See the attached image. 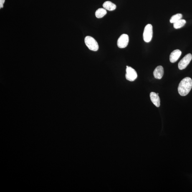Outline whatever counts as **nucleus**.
I'll list each match as a JSON object with an SVG mask.
<instances>
[{
    "label": "nucleus",
    "instance_id": "nucleus-6",
    "mask_svg": "<svg viewBox=\"0 0 192 192\" xmlns=\"http://www.w3.org/2000/svg\"><path fill=\"white\" fill-rule=\"evenodd\" d=\"M128 42V36L126 34H123L119 38L117 41V45L119 48L123 49L127 47Z\"/></svg>",
    "mask_w": 192,
    "mask_h": 192
},
{
    "label": "nucleus",
    "instance_id": "nucleus-3",
    "mask_svg": "<svg viewBox=\"0 0 192 192\" xmlns=\"http://www.w3.org/2000/svg\"><path fill=\"white\" fill-rule=\"evenodd\" d=\"M153 27L151 24H148L145 26L143 33V39L146 42H149L153 37Z\"/></svg>",
    "mask_w": 192,
    "mask_h": 192
},
{
    "label": "nucleus",
    "instance_id": "nucleus-14",
    "mask_svg": "<svg viewBox=\"0 0 192 192\" xmlns=\"http://www.w3.org/2000/svg\"><path fill=\"white\" fill-rule=\"evenodd\" d=\"M5 0H0V8L3 7V4H4Z\"/></svg>",
    "mask_w": 192,
    "mask_h": 192
},
{
    "label": "nucleus",
    "instance_id": "nucleus-8",
    "mask_svg": "<svg viewBox=\"0 0 192 192\" xmlns=\"http://www.w3.org/2000/svg\"><path fill=\"white\" fill-rule=\"evenodd\" d=\"M150 100L152 103L157 107H159L160 106V99L159 96L157 93L155 92H150Z\"/></svg>",
    "mask_w": 192,
    "mask_h": 192
},
{
    "label": "nucleus",
    "instance_id": "nucleus-11",
    "mask_svg": "<svg viewBox=\"0 0 192 192\" xmlns=\"http://www.w3.org/2000/svg\"><path fill=\"white\" fill-rule=\"evenodd\" d=\"M107 14L106 10L104 8H99L96 11L95 15L96 17L97 18L103 17Z\"/></svg>",
    "mask_w": 192,
    "mask_h": 192
},
{
    "label": "nucleus",
    "instance_id": "nucleus-2",
    "mask_svg": "<svg viewBox=\"0 0 192 192\" xmlns=\"http://www.w3.org/2000/svg\"><path fill=\"white\" fill-rule=\"evenodd\" d=\"M84 40L86 45L90 50L94 51L98 50V43L94 38L90 36H87L85 37Z\"/></svg>",
    "mask_w": 192,
    "mask_h": 192
},
{
    "label": "nucleus",
    "instance_id": "nucleus-4",
    "mask_svg": "<svg viewBox=\"0 0 192 192\" xmlns=\"http://www.w3.org/2000/svg\"><path fill=\"white\" fill-rule=\"evenodd\" d=\"M192 59V55L191 54H186L179 63V69L180 70H183L186 68L191 62Z\"/></svg>",
    "mask_w": 192,
    "mask_h": 192
},
{
    "label": "nucleus",
    "instance_id": "nucleus-7",
    "mask_svg": "<svg viewBox=\"0 0 192 192\" xmlns=\"http://www.w3.org/2000/svg\"><path fill=\"white\" fill-rule=\"evenodd\" d=\"M182 52L179 49H176L171 53L170 56V62L173 63L178 60L181 56Z\"/></svg>",
    "mask_w": 192,
    "mask_h": 192
},
{
    "label": "nucleus",
    "instance_id": "nucleus-12",
    "mask_svg": "<svg viewBox=\"0 0 192 192\" xmlns=\"http://www.w3.org/2000/svg\"><path fill=\"white\" fill-rule=\"evenodd\" d=\"M186 21L184 19H181L174 23V27L175 29H178L183 27L186 24Z\"/></svg>",
    "mask_w": 192,
    "mask_h": 192
},
{
    "label": "nucleus",
    "instance_id": "nucleus-1",
    "mask_svg": "<svg viewBox=\"0 0 192 192\" xmlns=\"http://www.w3.org/2000/svg\"><path fill=\"white\" fill-rule=\"evenodd\" d=\"M192 88V80L190 77H186L180 83L178 88L179 93L182 96L188 95Z\"/></svg>",
    "mask_w": 192,
    "mask_h": 192
},
{
    "label": "nucleus",
    "instance_id": "nucleus-10",
    "mask_svg": "<svg viewBox=\"0 0 192 192\" xmlns=\"http://www.w3.org/2000/svg\"><path fill=\"white\" fill-rule=\"evenodd\" d=\"M103 7L104 9L109 11H113L116 9V6L110 1H106L104 3Z\"/></svg>",
    "mask_w": 192,
    "mask_h": 192
},
{
    "label": "nucleus",
    "instance_id": "nucleus-15",
    "mask_svg": "<svg viewBox=\"0 0 192 192\" xmlns=\"http://www.w3.org/2000/svg\"><path fill=\"white\" fill-rule=\"evenodd\" d=\"M157 95H159V94H158V93H157Z\"/></svg>",
    "mask_w": 192,
    "mask_h": 192
},
{
    "label": "nucleus",
    "instance_id": "nucleus-9",
    "mask_svg": "<svg viewBox=\"0 0 192 192\" xmlns=\"http://www.w3.org/2000/svg\"><path fill=\"white\" fill-rule=\"evenodd\" d=\"M164 74V69L162 66H160L157 67L153 72V75L155 78L161 79Z\"/></svg>",
    "mask_w": 192,
    "mask_h": 192
},
{
    "label": "nucleus",
    "instance_id": "nucleus-5",
    "mask_svg": "<svg viewBox=\"0 0 192 192\" xmlns=\"http://www.w3.org/2000/svg\"><path fill=\"white\" fill-rule=\"evenodd\" d=\"M125 77L127 80L133 82L137 78V74L136 71L132 67L126 66Z\"/></svg>",
    "mask_w": 192,
    "mask_h": 192
},
{
    "label": "nucleus",
    "instance_id": "nucleus-13",
    "mask_svg": "<svg viewBox=\"0 0 192 192\" xmlns=\"http://www.w3.org/2000/svg\"><path fill=\"white\" fill-rule=\"evenodd\" d=\"M182 17H183V16H182V14H180V13H178V14H175L172 16L170 18V22L174 24V23L176 22V21L179 20L181 19Z\"/></svg>",
    "mask_w": 192,
    "mask_h": 192
}]
</instances>
